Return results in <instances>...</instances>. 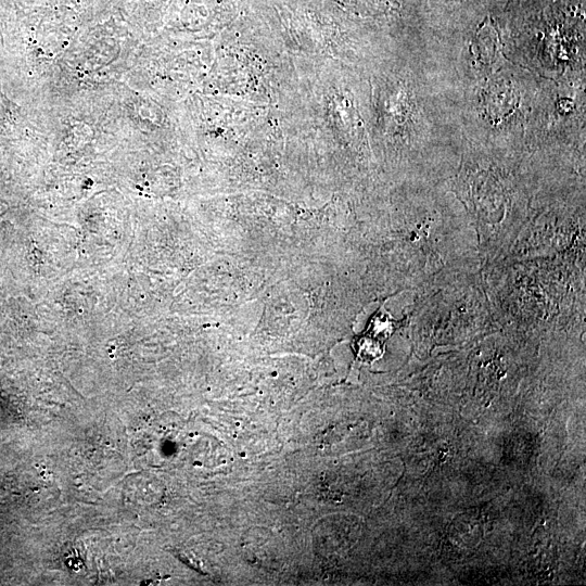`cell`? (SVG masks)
I'll return each instance as SVG.
<instances>
[]
</instances>
